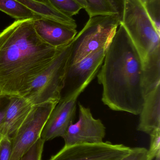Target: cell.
Masks as SVG:
<instances>
[{"mask_svg":"<svg viewBox=\"0 0 160 160\" xmlns=\"http://www.w3.org/2000/svg\"><path fill=\"white\" fill-rule=\"evenodd\" d=\"M79 107V120L70 125L62 137L65 145L103 142L106 128L102 121L94 118L90 108L85 107L80 102Z\"/></svg>","mask_w":160,"mask_h":160,"instance_id":"cell-9","label":"cell"},{"mask_svg":"<svg viewBox=\"0 0 160 160\" xmlns=\"http://www.w3.org/2000/svg\"><path fill=\"white\" fill-rule=\"evenodd\" d=\"M117 13L120 22L123 19L125 0H108Z\"/></svg>","mask_w":160,"mask_h":160,"instance_id":"cell-24","label":"cell"},{"mask_svg":"<svg viewBox=\"0 0 160 160\" xmlns=\"http://www.w3.org/2000/svg\"><path fill=\"white\" fill-rule=\"evenodd\" d=\"M4 137V136L2 134V132H1V130H0V141L3 139Z\"/></svg>","mask_w":160,"mask_h":160,"instance_id":"cell-29","label":"cell"},{"mask_svg":"<svg viewBox=\"0 0 160 160\" xmlns=\"http://www.w3.org/2000/svg\"><path fill=\"white\" fill-rule=\"evenodd\" d=\"M143 61L120 23L98 72L102 100L113 111L140 115L144 103Z\"/></svg>","mask_w":160,"mask_h":160,"instance_id":"cell-2","label":"cell"},{"mask_svg":"<svg viewBox=\"0 0 160 160\" xmlns=\"http://www.w3.org/2000/svg\"><path fill=\"white\" fill-rule=\"evenodd\" d=\"M72 40L63 48L49 66L33 82L24 93L23 98L33 105L50 101L59 102L61 99L70 64Z\"/></svg>","mask_w":160,"mask_h":160,"instance_id":"cell-3","label":"cell"},{"mask_svg":"<svg viewBox=\"0 0 160 160\" xmlns=\"http://www.w3.org/2000/svg\"><path fill=\"white\" fill-rule=\"evenodd\" d=\"M32 1H35V2H39L43 3L46 4L50 5V4L49 0H32Z\"/></svg>","mask_w":160,"mask_h":160,"instance_id":"cell-27","label":"cell"},{"mask_svg":"<svg viewBox=\"0 0 160 160\" xmlns=\"http://www.w3.org/2000/svg\"><path fill=\"white\" fill-rule=\"evenodd\" d=\"M142 61L143 86L146 96L160 84V48Z\"/></svg>","mask_w":160,"mask_h":160,"instance_id":"cell-14","label":"cell"},{"mask_svg":"<svg viewBox=\"0 0 160 160\" xmlns=\"http://www.w3.org/2000/svg\"><path fill=\"white\" fill-rule=\"evenodd\" d=\"M75 1H77L82 6L83 9H85L86 7V3L85 0H75Z\"/></svg>","mask_w":160,"mask_h":160,"instance_id":"cell-26","label":"cell"},{"mask_svg":"<svg viewBox=\"0 0 160 160\" xmlns=\"http://www.w3.org/2000/svg\"><path fill=\"white\" fill-rule=\"evenodd\" d=\"M107 49L92 52L76 63L69 65L65 81V87L68 85L70 88L66 95L94 80L103 63Z\"/></svg>","mask_w":160,"mask_h":160,"instance_id":"cell-10","label":"cell"},{"mask_svg":"<svg viewBox=\"0 0 160 160\" xmlns=\"http://www.w3.org/2000/svg\"><path fill=\"white\" fill-rule=\"evenodd\" d=\"M27 7L39 17L52 20L64 24L77 27L75 20L56 10L50 5L32 0H17Z\"/></svg>","mask_w":160,"mask_h":160,"instance_id":"cell-15","label":"cell"},{"mask_svg":"<svg viewBox=\"0 0 160 160\" xmlns=\"http://www.w3.org/2000/svg\"><path fill=\"white\" fill-rule=\"evenodd\" d=\"M45 142L44 140L40 138L20 160H42V153Z\"/></svg>","mask_w":160,"mask_h":160,"instance_id":"cell-21","label":"cell"},{"mask_svg":"<svg viewBox=\"0 0 160 160\" xmlns=\"http://www.w3.org/2000/svg\"><path fill=\"white\" fill-rule=\"evenodd\" d=\"M8 99L9 102L5 108L4 118L0 130L4 136L11 139L27 118L34 105L23 97Z\"/></svg>","mask_w":160,"mask_h":160,"instance_id":"cell-12","label":"cell"},{"mask_svg":"<svg viewBox=\"0 0 160 160\" xmlns=\"http://www.w3.org/2000/svg\"><path fill=\"white\" fill-rule=\"evenodd\" d=\"M141 2H142L143 3V4H145L147 2H149V1H150V0H141Z\"/></svg>","mask_w":160,"mask_h":160,"instance_id":"cell-28","label":"cell"},{"mask_svg":"<svg viewBox=\"0 0 160 160\" xmlns=\"http://www.w3.org/2000/svg\"><path fill=\"white\" fill-rule=\"evenodd\" d=\"M50 4L59 12L68 17L72 18L79 14L81 5L75 0H49Z\"/></svg>","mask_w":160,"mask_h":160,"instance_id":"cell-18","label":"cell"},{"mask_svg":"<svg viewBox=\"0 0 160 160\" xmlns=\"http://www.w3.org/2000/svg\"><path fill=\"white\" fill-rule=\"evenodd\" d=\"M140 115L139 131L149 135L160 129V84L145 96Z\"/></svg>","mask_w":160,"mask_h":160,"instance_id":"cell-13","label":"cell"},{"mask_svg":"<svg viewBox=\"0 0 160 160\" xmlns=\"http://www.w3.org/2000/svg\"><path fill=\"white\" fill-rule=\"evenodd\" d=\"M150 146L147 149V155L150 160H154L160 156V129L156 130L149 134Z\"/></svg>","mask_w":160,"mask_h":160,"instance_id":"cell-20","label":"cell"},{"mask_svg":"<svg viewBox=\"0 0 160 160\" xmlns=\"http://www.w3.org/2000/svg\"><path fill=\"white\" fill-rule=\"evenodd\" d=\"M132 150L110 142L65 146L49 160H122Z\"/></svg>","mask_w":160,"mask_h":160,"instance_id":"cell-7","label":"cell"},{"mask_svg":"<svg viewBox=\"0 0 160 160\" xmlns=\"http://www.w3.org/2000/svg\"><path fill=\"white\" fill-rule=\"evenodd\" d=\"M123 24L142 61L160 48V32L141 0H125Z\"/></svg>","mask_w":160,"mask_h":160,"instance_id":"cell-4","label":"cell"},{"mask_svg":"<svg viewBox=\"0 0 160 160\" xmlns=\"http://www.w3.org/2000/svg\"><path fill=\"white\" fill-rule=\"evenodd\" d=\"M91 82H88L72 93L62 97L51 113L41 132L40 138L46 141L62 137L76 114L78 97Z\"/></svg>","mask_w":160,"mask_h":160,"instance_id":"cell-8","label":"cell"},{"mask_svg":"<svg viewBox=\"0 0 160 160\" xmlns=\"http://www.w3.org/2000/svg\"><path fill=\"white\" fill-rule=\"evenodd\" d=\"M58 102L50 101L34 105L31 112L11 138L9 160H20L40 138L42 130Z\"/></svg>","mask_w":160,"mask_h":160,"instance_id":"cell-6","label":"cell"},{"mask_svg":"<svg viewBox=\"0 0 160 160\" xmlns=\"http://www.w3.org/2000/svg\"><path fill=\"white\" fill-rule=\"evenodd\" d=\"M64 48H56L42 41L36 32L33 19L17 20L3 30L0 32V99L23 97Z\"/></svg>","mask_w":160,"mask_h":160,"instance_id":"cell-1","label":"cell"},{"mask_svg":"<svg viewBox=\"0 0 160 160\" xmlns=\"http://www.w3.org/2000/svg\"><path fill=\"white\" fill-rule=\"evenodd\" d=\"M0 11L17 20L39 17L17 0H0Z\"/></svg>","mask_w":160,"mask_h":160,"instance_id":"cell-16","label":"cell"},{"mask_svg":"<svg viewBox=\"0 0 160 160\" xmlns=\"http://www.w3.org/2000/svg\"><path fill=\"white\" fill-rule=\"evenodd\" d=\"M5 115V108L3 110H0V127L2 126L3 121Z\"/></svg>","mask_w":160,"mask_h":160,"instance_id":"cell-25","label":"cell"},{"mask_svg":"<svg viewBox=\"0 0 160 160\" xmlns=\"http://www.w3.org/2000/svg\"><path fill=\"white\" fill-rule=\"evenodd\" d=\"M147 149L144 148H134L122 160H150L147 157Z\"/></svg>","mask_w":160,"mask_h":160,"instance_id":"cell-23","label":"cell"},{"mask_svg":"<svg viewBox=\"0 0 160 160\" xmlns=\"http://www.w3.org/2000/svg\"><path fill=\"white\" fill-rule=\"evenodd\" d=\"M120 23L117 14L90 18L72 40L70 65L92 52L108 48Z\"/></svg>","mask_w":160,"mask_h":160,"instance_id":"cell-5","label":"cell"},{"mask_svg":"<svg viewBox=\"0 0 160 160\" xmlns=\"http://www.w3.org/2000/svg\"><path fill=\"white\" fill-rule=\"evenodd\" d=\"M11 140L4 136L0 141V160H9L11 153Z\"/></svg>","mask_w":160,"mask_h":160,"instance_id":"cell-22","label":"cell"},{"mask_svg":"<svg viewBox=\"0 0 160 160\" xmlns=\"http://www.w3.org/2000/svg\"><path fill=\"white\" fill-rule=\"evenodd\" d=\"M33 24L40 39L56 48L65 47L78 33L77 27L40 17L33 19Z\"/></svg>","mask_w":160,"mask_h":160,"instance_id":"cell-11","label":"cell"},{"mask_svg":"<svg viewBox=\"0 0 160 160\" xmlns=\"http://www.w3.org/2000/svg\"><path fill=\"white\" fill-rule=\"evenodd\" d=\"M144 6L157 30L160 33V0H150Z\"/></svg>","mask_w":160,"mask_h":160,"instance_id":"cell-19","label":"cell"},{"mask_svg":"<svg viewBox=\"0 0 160 160\" xmlns=\"http://www.w3.org/2000/svg\"><path fill=\"white\" fill-rule=\"evenodd\" d=\"M86 3L85 11L89 18L97 16L117 14L112 6L108 0H85Z\"/></svg>","mask_w":160,"mask_h":160,"instance_id":"cell-17","label":"cell"}]
</instances>
